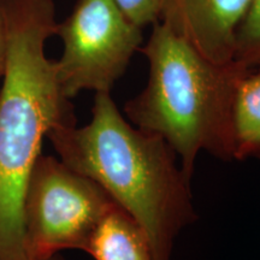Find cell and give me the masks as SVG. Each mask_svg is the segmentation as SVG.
Masks as SVG:
<instances>
[{
    "mask_svg": "<svg viewBox=\"0 0 260 260\" xmlns=\"http://www.w3.org/2000/svg\"><path fill=\"white\" fill-rule=\"evenodd\" d=\"M58 158L96 182L144 230L153 260H171L175 239L197 219L189 180L159 135L125 119L111 93H95L88 124L48 133Z\"/></svg>",
    "mask_w": 260,
    "mask_h": 260,
    "instance_id": "cell-1",
    "label": "cell"
},
{
    "mask_svg": "<svg viewBox=\"0 0 260 260\" xmlns=\"http://www.w3.org/2000/svg\"><path fill=\"white\" fill-rule=\"evenodd\" d=\"M6 61L0 86V260H28L23 200L42 141L76 123L46 42L57 34L53 0H4Z\"/></svg>",
    "mask_w": 260,
    "mask_h": 260,
    "instance_id": "cell-2",
    "label": "cell"
},
{
    "mask_svg": "<svg viewBox=\"0 0 260 260\" xmlns=\"http://www.w3.org/2000/svg\"><path fill=\"white\" fill-rule=\"evenodd\" d=\"M140 51L149 74L144 90L125 103L130 123L164 139L189 181L200 152L235 159L233 103L251 68L210 60L161 22L152 25Z\"/></svg>",
    "mask_w": 260,
    "mask_h": 260,
    "instance_id": "cell-3",
    "label": "cell"
},
{
    "mask_svg": "<svg viewBox=\"0 0 260 260\" xmlns=\"http://www.w3.org/2000/svg\"><path fill=\"white\" fill-rule=\"evenodd\" d=\"M118 206L96 182L59 158L40 155L23 200L28 260H45L65 249L84 251L104 217Z\"/></svg>",
    "mask_w": 260,
    "mask_h": 260,
    "instance_id": "cell-4",
    "label": "cell"
},
{
    "mask_svg": "<svg viewBox=\"0 0 260 260\" xmlns=\"http://www.w3.org/2000/svg\"><path fill=\"white\" fill-rule=\"evenodd\" d=\"M56 35L63 41V53L54 60L58 80L70 100L83 90L111 93L144 41L142 29L112 0H77Z\"/></svg>",
    "mask_w": 260,
    "mask_h": 260,
    "instance_id": "cell-5",
    "label": "cell"
},
{
    "mask_svg": "<svg viewBox=\"0 0 260 260\" xmlns=\"http://www.w3.org/2000/svg\"><path fill=\"white\" fill-rule=\"evenodd\" d=\"M251 5L252 0H161L159 22L210 60L229 63Z\"/></svg>",
    "mask_w": 260,
    "mask_h": 260,
    "instance_id": "cell-6",
    "label": "cell"
},
{
    "mask_svg": "<svg viewBox=\"0 0 260 260\" xmlns=\"http://www.w3.org/2000/svg\"><path fill=\"white\" fill-rule=\"evenodd\" d=\"M84 252L94 260H153L144 230L119 206L104 217Z\"/></svg>",
    "mask_w": 260,
    "mask_h": 260,
    "instance_id": "cell-7",
    "label": "cell"
},
{
    "mask_svg": "<svg viewBox=\"0 0 260 260\" xmlns=\"http://www.w3.org/2000/svg\"><path fill=\"white\" fill-rule=\"evenodd\" d=\"M235 159L260 155V70L249 71L237 86L233 103Z\"/></svg>",
    "mask_w": 260,
    "mask_h": 260,
    "instance_id": "cell-8",
    "label": "cell"
},
{
    "mask_svg": "<svg viewBox=\"0 0 260 260\" xmlns=\"http://www.w3.org/2000/svg\"><path fill=\"white\" fill-rule=\"evenodd\" d=\"M235 60L248 68L260 65V0H252L236 35Z\"/></svg>",
    "mask_w": 260,
    "mask_h": 260,
    "instance_id": "cell-9",
    "label": "cell"
},
{
    "mask_svg": "<svg viewBox=\"0 0 260 260\" xmlns=\"http://www.w3.org/2000/svg\"><path fill=\"white\" fill-rule=\"evenodd\" d=\"M112 3L129 22L141 29L160 21L161 0H112Z\"/></svg>",
    "mask_w": 260,
    "mask_h": 260,
    "instance_id": "cell-10",
    "label": "cell"
},
{
    "mask_svg": "<svg viewBox=\"0 0 260 260\" xmlns=\"http://www.w3.org/2000/svg\"><path fill=\"white\" fill-rule=\"evenodd\" d=\"M6 61V27L4 17V0H0V81L3 79Z\"/></svg>",
    "mask_w": 260,
    "mask_h": 260,
    "instance_id": "cell-11",
    "label": "cell"
},
{
    "mask_svg": "<svg viewBox=\"0 0 260 260\" xmlns=\"http://www.w3.org/2000/svg\"><path fill=\"white\" fill-rule=\"evenodd\" d=\"M45 260H65V259H64V258H61V256H60L59 254H56V255L51 256V258H48V259H45Z\"/></svg>",
    "mask_w": 260,
    "mask_h": 260,
    "instance_id": "cell-12",
    "label": "cell"
},
{
    "mask_svg": "<svg viewBox=\"0 0 260 260\" xmlns=\"http://www.w3.org/2000/svg\"><path fill=\"white\" fill-rule=\"evenodd\" d=\"M259 67H260V65H259ZM259 70H260V69H259Z\"/></svg>",
    "mask_w": 260,
    "mask_h": 260,
    "instance_id": "cell-13",
    "label": "cell"
}]
</instances>
